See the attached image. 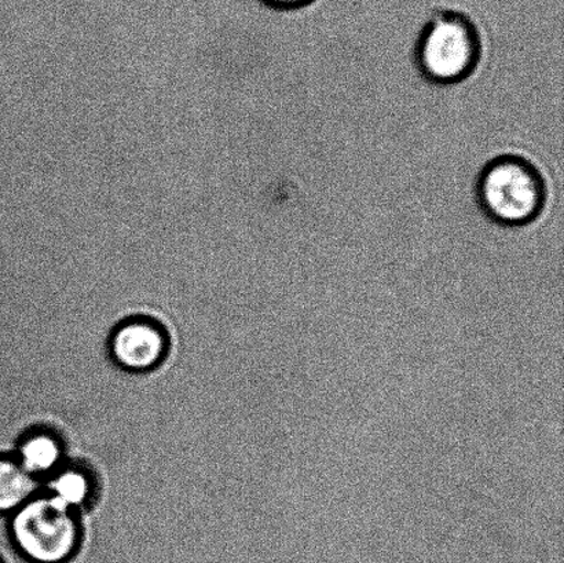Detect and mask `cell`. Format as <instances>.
<instances>
[{
    "label": "cell",
    "mask_w": 564,
    "mask_h": 563,
    "mask_svg": "<svg viewBox=\"0 0 564 563\" xmlns=\"http://www.w3.org/2000/svg\"><path fill=\"white\" fill-rule=\"evenodd\" d=\"M46 487L47 495L74 511L90 506L97 496L96 477L90 468L79 463H64L57 472L46 478Z\"/></svg>",
    "instance_id": "8992f818"
},
{
    "label": "cell",
    "mask_w": 564,
    "mask_h": 563,
    "mask_svg": "<svg viewBox=\"0 0 564 563\" xmlns=\"http://www.w3.org/2000/svg\"><path fill=\"white\" fill-rule=\"evenodd\" d=\"M10 538L28 563H70L82 548V523L53 496L36 495L11 515Z\"/></svg>",
    "instance_id": "3957f363"
},
{
    "label": "cell",
    "mask_w": 564,
    "mask_h": 563,
    "mask_svg": "<svg viewBox=\"0 0 564 563\" xmlns=\"http://www.w3.org/2000/svg\"><path fill=\"white\" fill-rule=\"evenodd\" d=\"M269 9L278 11H297L308 8L317 0H261Z\"/></svg>",
    "instance_id": "ba28073f"
},
{
    "label": "cell",
    "mask_w": 564,
    "mask_h": 563,
    "mask_svg": "<svg viewBox=\"0 0 564 563\" xmlns=\"http://www.w3.org/2000/svg\"><path fill=\"white\" fill-rule=\"evenodd\" d=\"M167 331L156 320L134 317L115 328L109 342L110 356L121 368L132 372L151 371L167 356Z\"/></svg>",
    "instance_id": "277c9868"
},
{
    "label": "cell",
    "mask_w": 564,
    "mask_h": 563,
    "mask_svg": "<svg viewBox=\"0 0 564 563\" xmlns=\"http://www.w3.org/2000/svg\"><path fill=\"white\" fill-rule=\"evenodd\" d=\"M64 444L47 429L28 432L17 445V461L35 478L50 477L64 465Z\"/></svg>",
    "instance_id": "5b68a950"
},
{
    "label": "cell",
    "mask_w": 564,
    "mask_h": 563,
    "mask_svg": "<svg viewBox=\"0 0 564 563\" xmlns=\"http://www.w3.org/2000/svg\"><path fill=\"white\" fill-rule=\"evenodd\" d=\"M475 203L491 224L506 229L524 228L539 220L549 203V184L532 160L505 153L479 170Z\"/></svg>",
    "instance_id": "6da1fadb"
},
{
    "label": "cell",
    "mask_w": 564,
    "mask_h": 563,
    "mask_svg": "<svg viewBox=\"0 0 564 563\" xmlns=\"http://www.w3.org/2000/svg\"><path fill=\"white\" fill-rule=\"evenodd\" d=\"M0 563H9V562L6 561L4 556L0 555Z\"/></svg>",
    "instance_id": "9c48e42d"
},
{
    "label": "cell",
    "mask_w": 564,
    "mask_h": 563,
    "mask_svg": "<svg viewBox=\"0 0 564 563\" xmlns=\"http://www.w3.org/2000/svg\"><path fill=\"white\" fill-rule=\"evenodd\" d=\"M482 53V36L471 17L445 9L425 21L414 43L413 63L430 85L456 86L477 72Z\"/></svg>",
    "instance_id": "7a4b0ae2"
},
{
    "label": "cell",
    "mask_w": 564,
    "mask_h": 563,
    "mask_svg": "<svg viewBox=\"0 0 564 563\" xmlns=\"http://www.w3.org/2000/svg\"><path fill=\"white\" fill-rule=\"evenodd\" d=\"M39 479L14 455H0V515H13L37 495Z\"/></svg>",
    "instance_id": "52a82bcc"
}]
</instances>
